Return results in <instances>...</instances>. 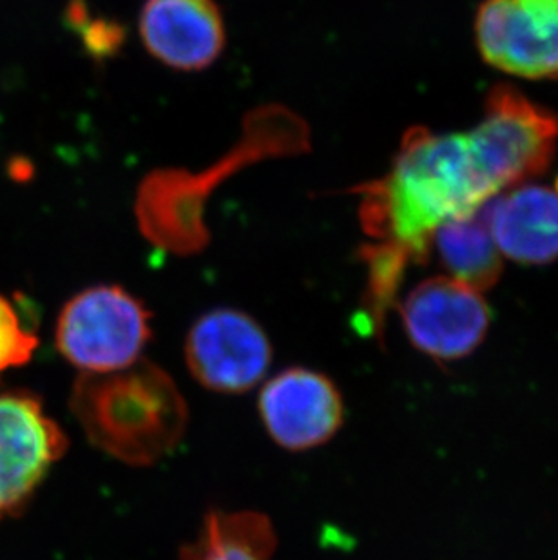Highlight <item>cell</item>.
Returning a JSON list of instances; mask_svg holds the SVG:
<instances>
[{"label":"cell","mask_w":558,"mask_h":560,"mask_svg":"<svg viewBox=\"0 0 558 560\" xmlns=\"http://www.w3.org/2000/svg\"><path fill=\"white\" fill-rule=\"evenodd\" d=\"M265 430L290 452L328 443L345 421L342 397L333 380L311 369H287L259 392Z\"/></svg>","instance_id":"cell-9"},{"label":"cell","mask_w":558,"mask_h":560,"mask_svg":"<svg viewBox=\"0 0 558 560\" xmlns=\"http://www.w3.org/2000/svg\"><path fill=\"white\" fill-rule=\"evenodd\" d=\"M555 192H557V196H558V178H557V182H555Z\"/></svg>","instance_id":"cell-16"},{"label":"cell","mask_w":558,"mask_h":560,"mask_svg":"<svg viewBox=\"0 0 558 560\" xmlns=\"http://www.w3.org/2000/svg\"><path fill=\"white\" fill-rule=\"evenodd\" d=\"M71 410L96 448L132 466L164 459L184 438L189 421L173 377L146 360L124 371L80 375Z\"/></svg>","instance_id":"cell-2"},{"label":"cell","mask_w":558,"mask_h":560,"mask_svg":"<svg viewBox=\"0 0 558 560\" xmlns=\"http://www.w3.org/2000/svg\"><path fill=\"white\" fill-rule=\"evenodd\" d=\"M185 361L201 386L243 394L264 380L272 345L254 317L236 308H214L198 317L185 339Z\"/></svg>","instance_id":"cell-5"},{"label":"cell","mask_w":558,"mask_h":560,"mask_svg":"<svg viewBox=\"0 0 558 560\" xmlns=\"http://www.w3.org/2000/svg\"><path fill=\"white\" fill-rule=\"evenodd\" d=\"M37 347L35 334L22 325L19 312L0 296V372L26 365Z\"/></svg>","instance_id":"cell-15"},{"label":"cell","mask_w":558,"mask_h":560,"mask_svg":"<svg viewBox=\"0 0 558 560\" xmlns=\"http://www.w3.org/2000/svg\"><path fill=\"white\" fill-rule=\"evenodd\" d=\"M140 37L168 68L200 71L222 55L225 26L212 0H146Z\"/></svg>","instance_id":"cell-10"},{"label":"cell","mask_w":558,"mask_h":560,"mask_svg":"<svg viewBox=\"0 0 558 560\" xmlns=\"http://www.w3.org/2000/svg\"><path fill=\"white\" fill-rule=\"evenodd\" d=\"M68 439L27 392H0V518L26 506Z\"/></svg>","instance_id":"cell-8"},{"label":"cell","mask_w":558,"mask_h":560,"mask_svg":"<svg viewBox=\"0 0 558 560\" xmlns=\"http://www.w3.org/2000/svg\"><path fill=\"white\" fill-rule=\"evenodd\" d=\"M359 192L364 233L405 249L417 264L430 258L443 223L474 217L497 195L475 162L468 135H433L427 127L406 132L391 175Z\"/></svg>","instance_id":"cell-1"},{"label":"cell","mask_w":558,"mask_h":560,"mask_svg":"<svg viewBox=\"0 0 558 560\" xmlns=\"http://www.w3.org/2000/svg\"><path fill=\"white\" fill-rule=\"evenodd\" d=\"M151 314L118 285H96L63 305L57 349L82 374L124 371L142 360L151 339Z\"/></svg>","instance_id":"cell-3"},{"label":"cell","mask_w":558,"mask_h":560,"mask_svg":"<svg viewBox=\"0 0 558 560\" xmlns=\"http://www.w3.org/2000/svg\"><path fill=\"white\" fill-rule=\"evenodd\" d=\"M275 550V529L261 513L212 512L179 560H269Z\"/></svg>","instance_id":"cell-13"},{"label":"cell","mask_w":558,"mask_h":560,"mask_svg":"<svg viewBox=\"0 0 558 560\" xmlns=\"http://www.w3.org/2000/svg\"><path fill=\"white\" fill-rule=\"evenodd\" d=\"M558 118L527 101L511 85H496L486 96L485 120L468 142L480 173L499 192L543 175L557 148Z\"/></svg>","instance_id":"cell-4"},{"label":"cell","mask_w":558,"mask_h":560,"mask_svg":"<svg viewBox=\"0 0 558 560\" xmlns=\"http://www.w3.org/2000/svg\"><path fill=\"white\" fill-rule=\"evenodd\" d=\"M399 312L411 347L438 363L474 354L490 330V307L480 292L443 276L419 283Z\"/></svg>","instance_id":"cell-6"},{"label":"cell","mask_w":558,"mask_h":560,"mask_svg":"<svg viewBox=\"0 0 558 560\" xmlns=\"http://www.w3.org/2000/svg\"><path fill=\"white\" fill-rule=\"evenodd\" d=\"M480 55L524 79L558 77V0H486L477 15Z\"/></svg>","instance_id":"cell-7"},{"label":"cell","mask_w":558,"mask_h":560,"mask_svg":"<svg viewBox=\"0 0 558 560\" xmlns=\"http://www.w3.org/2000/svg\"><path fill=\"white\" fill-rule=\"evenodd\" d=\"M432 245L453 280L475 292L490 291L501 280V253L480 214L443 223L433 234Z\"/></svg>","instance_id":"cell-12"},{"label":"cell","mask_w":558,"mask_h":560,"mask_svg":"<svg viewBox=\"0 0 558 560\" xmlns=\"http://www.w3.org/2000/svg\"><path fill=\"white\" fill-rule=\"evenodd\" d=\"M361 256L369 272L367 294H364L367 323L370 330L377 334V338L383 339L386 316L397 302L400 283L405 280L406 269L414 259L397 245L380 244V242L364 245Z\"/></svg>","instance_id":"cell-14"},{"label":"cell","mask_w":558,"mask_h":560,"mask_svg":"<svg viewBox=\"0 0 558 560\" xmlns=\"http://www.w3.org/2000/svg\"><path fill=\"white\" fill-rule=\"evenodd\" d=\"M499 253L516 264L558 259V196L548 187L511 190L483 212Z\"/></svg>","instance_id":"cell-11"}]
</instances>
